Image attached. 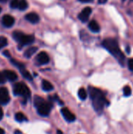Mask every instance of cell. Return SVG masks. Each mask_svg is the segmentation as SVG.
<instances>
[{"instance_id":"cell-1","label":"cell","mask_w":133,"mask_h":134,"mask_svg":"<svg viewBox=\"0 0 133 134\" xmlns=\"http://www.w3.org/2000/svg\"><path fill=\"white\" fill-rule=\"evenodd\" d=\"M89 93L92 102V106L96 111L101 112L104 106L108 105V101L106 99L103 93L100 90L92 86H89Z\"/></svg>"},{"instance_id":"cell-2","label":"cell","mask_w":133,"mask_h":134,"mask_svg":"<svg viewBox=\"0 0 133 134\" xmlns=\"http://www.w3.org/2000/svg\"><path fill=\"white\" fill-rule=\"evenodd\" d=\"M103 46L110 53H111L120 63L122 66L125 65V57L124 53L122 52L118 42L114 38H106L102 42Z\"/></svg>"},{"instance_id":"cell-3","label":"cell","mask_w":133,"mask_h":134,"mask_svg":"<svg viewBox=\"0 0 133 134\" xmlns=\"http://www.w3.org/2000/svg\"><path fill=\"white\" fill-rule=\"evenodd\" d=\"M34 104L37 108L38 114L42 117H46L49 115L51 108H52V103L45 100L41 97L35 96L34 98Z\"/></svg>"},{"instance_id":"cell-4","label":"cell","mask_w":133,"mask_h":134,"mask_svg":"<svg viewBox=\"0 0 133 134\" xmlns=\"http://www.w3.org/2000/svg\"><path fill=\"white\" fill-rule=\"evenodd\" d=\"M13 38L21 46L29 45L34 42V37L30 35H25L20 31H15L13 33Z\"/></svg>"},{"instance_id":"cell-5","label":"cell","mask_w":133,"mask_h":134,"mask_svg":"<svg viewBox=\"0 0 133 134\" xmlns=\"http://www.w3.org/2000/svg\"><path fill=\"white\" fill-rule=\"evenodd\" d=\"M13 93L16 96L23 97L24 99H28L31 97V91L29 88L24 82H17L13 86Z\"/></svg>"},{"instance_id":"cell-6","label":"cell","mask_w":133,"mask_h":134,"mask_svg":"<svg viewBox=\"0 0 133 134\" xmlns=\"http://www.w3.org/2000/svg\"><path fill=\"white\" fill-rule=\"evenodd\" d=\"M10 97L9 94V91L5 87L0 88V104H6L9 102Z\"/></svg>"},{"instance_id":"cell-7","label":"cell","mask_w":133,"mask_h":134,"mask_svg":"<svg viewBox=\"0 0 133 134\" xmlns=\"http://www.w3.org/2000/svg\"><path fill=\"white\" fill-rule=\"evenodd\" d=\"M61 114L63 115V117L64 118V119L67 121V122H74L75 119H76V117L75 115L67 108H63L61 109Z\"/></svg>"},{"instance_id":"cell-8","label":"cell","mask_w":133,"mask_h":134,"mask_svg":"<svg viewBox=\"0 0 133 134\" xmlns=\"http://www.w3.org/2000/svg\"><path fill=\"white\" fill-rule=\"evenodd\" d=\"M91 13H92V9L90 7H85L78 14V19L82 22H84V23L86 22V21H88V20L91 15Z\"/></svg>"},{"instance_id":"cell-9","label":"cell","mask_w":133,"mask_h":134,"mask_svg":"<svg viewBox=\"0 0 133 134\" xmlns=\"http://www.w3.org/2000/svg\"><path fill=\"white\" fill-rule=\"evenodd\" d=\"M2 23L3 24L4 27H11L14 23H15V19L13 16H12L11 15H4L2 16Z\"/></svg>"},{"instance_id":"cell-10","label":"cell","mask_w":133,"mask_h":134,"mask_svg":"<svg viewBox=\"0 0 133 134\" xmlns=\"http://www.w3.org/2000/svg\"><path fill=\"white\" fill-rule=\"evenodd\" d=\"M36 60L39 64L43 65L49 62V55L45 52H41L36 57Z\"/></svg>"},{"instance_id":"cell-11","label":"cell","mask_w":133,"mask_h":134,"mask_svg":"<svg viewBox=\"0 0 133 134\" xmlns=\"http://www.w3.org/2000/svg\"><path fill=\"white\" fill-rule=\"evenodd\" d=\"M2 73H3L5 79L9 80L10 82H14V81H16L17 79V75L13 71H11V70H5Z\"/></svg>"},{"instance_id":"cell-12","label":"cell","mask_w":133,"mask_h":134,"mask_svg":"<svg viewBox=\"0 0 133 134\" xmlns=\"http://www.w3.org/2000/svg\"><path fill=\"white\" fill-rule=\"evenodd\" d=\"M25 19L31 24H37L40 20V17L36 13H29L26 14Z\"/></svg>"},{"instance_id":"cell-13","label":"cell","mask_w":133,"mask_h":134,"mask_svg":"<svg viewBox=\"0 0 133 134\" xmlns=\"http://www.w3.org/2000/svg\"><path fill=\"white\" fill-rule=\"evenodd\" d=\"M89 28L91 31L97 33L100 31V27L96 20H91L89 24Z\"/></svg>"},{"instance_id":"cell-14","label":"cell","mask_w":133,"mask_h":134,"mask_svg":"<svg viewBox=\"0 0 133 134\" xmlns=\"http://www.w3.org/2000/svg\"><path fill=\"white\" fill-rule=\"evenodd\" d=\"M38 50V47L36 46H31L30 48H28L27 49H26V51L24 52V55L25 57L27 58H31Z\"/></svg>"},{"instance_id":"cell-15","label":"cell","mask_w":133,"mask_h":134,"mask_svg":"<svg viewBox=\"0 0 133 134\" xmlns=\"http://www.w3.org/2000/svg\"><path fill=\"white\" fill-rule=\"evenodd\" d=\"M42 90L44 91L49 92V91H51V90H53V86L49 81L42 80Z\"/></svg>"},{"instance_id":"cell-16","label":"cell","mask_w":133,"mask_h":134,"mask_svg":"<svg viewBox=\"0 0 133 134\" xmlns=\"http://www.w3.org/2000/svg\"><path fill=\"white\" fill-rule=\"evenodd\" d=\"M20 73H21V75H23L24 78H25L26 79L30 80V81L32 80V75L30 74V72L27 70H26L25 68H23L20 69Z\"/></svg>"},{"instance_id":"cell-17","label":"cell","mask_w":133,"mask_h":134,"mask_svg":"<svg viewBox=\"0 0 133 134\" xmlns=\"http://www.w3.org/2000/svg\"><path fill=\"white\" fill-rule=\"evenodd\" d=\"M15 119L18 122H22L24 121H27V117L22 113V112H17L15 115Z\"/></svg>"},{"instance_id":"cell-18","label":"cell","mask_w":133,"mask_h":134,"mask_svg":"<svg viewBox=\"0 0 133 134\" xmlns=\"http://www.w3.org/2000/svg\"><path fill=\"white\" fill-rule=\"evenodd\" d=\"M28 6V3L27 2V0H20L18 2V6L17 8L20 10H25L27 9Z\"/></svg>"},{"instance_id":"cell-19","label":"cell","mask_w":133,"mask_h":134,"mask_svg":"<svg viewBox=\"0 0 133 134\" xmlns=\"http://www.w3.org/2000/svg\"><path fill=\"white\" fill-rule=\"evenodd\" d=\"M78 95L79 98H80L81 100H85L87 98V96H88L87 92H86V90H85L84 88L79 89L78 93Z\"/></svg>"},{"instance_id":"cell-20","label":"cell","mask_w":133,"mask_h":134,"mask_svg":"<svg viewBox=\"0 0 133 134\" xmlns=\"http://www.w3.org/2000/svg\"><path fill=\"white\" fill-rule=\"evenodd\" d=\"M7 44H8V41H7L6 38L4 36H0V49L4 48L5 46H6Z\"/></svg>"},{"instance_id":"cell-21","label":"cell","mask_w":133,"mask_h":134,"mask_svg":"<svg viewBox=\"0 0 133 134\" xmlns=\"http://www.w3.org/2000/svg\"><path fill=\"white\" fill-rule=\"evenodd\" d=\"M123 93L125 97H129L132 94V89L129 86H125L123 89Z\"/></svg>"},{"instance_id":"cell-22","label":"cell","mask_w":133,"mask_h":134,"mask_svg":"<svg viewBox=\"0 0 133 134\" xmlns=\"http://www.w3.org/2000/svg\"><path fill=\"white\" fill-rule=\"evenodd\" d=\"M11 63L13 64V65H15L16 68H19V70L20 69H21V68H25L24 67V65L22 64V63H20V62H19V61H16V60H11Z\"/></svg>"},{"instance_id":"cell-23","label":"cell","mask_w":133,"mask_h":134,"mask_svg":"<svg viewBox=\"0 0 133 134\" xmlns=\"http://www.w3.org/2000/svg\"><path fill=\"white\" fill-rule=\"evenodd\" d=\"M18 2L19 0H12L10 2V7L13 9H16L18 6Z\"/></svg>"},{"instance_id":"cell-24","label":"cell","mask_w":133,"mask_h":134,"mask_svg":"<svg viewBox=\"0 0 133 134\" xmlns=\"http://www.w3.org/2000/svg\"><path fill=\"white\" fill-rule=\"evenodd\" d=\"M128 66H129V69L133 72V58H131L128 61Z\"/></svg>"},{"instance_id":"cell-25","label":"cell","mask_w":133,"mask_h":134,"mask_svg":"<svg viewBox=\"0 0 133 134\" xmlns=\"http://www.w3.org/2000/svg\"><path fill=\"white\" fill-rule=\"evenodd\" d=\"M5 80H6V79H5V76H4V75H3V73L0 72V84L5 83Z\"/></svg>"},{"instance_id":"cell-26","label":"cell","mask_w":133,"mask_h":134,"mask_svg":"<svg viewBox=\"0 0 133 134\" xmlns=\"http://www.w3.org/2000/svg\"><path fill=\"white\" fill-rule=\"evenodd\" d=\"M3 115H4V113H3V110H2V107L0 106V120H2V118H3Z\"/></svg>"},{"instance_id":"cell-27","label":"cell","mask_w":133,"mask_h":134,"mask_svg":"<svg viewBox=\"0 0 133 134\" xmlns=\"http://www.w3.org/2000/svg\"><path fill=\"white\" fill-rule=\"evenodd\" d=\"M3 54H4L6 57H10V53H9V52L8 50H5V51L3 52Z\"/></svg>"},{"instance_id":"cell-28","label":"cell","mask_w":133,"mask_h":134,"mask_svg":"<svg viewBox=\"0 0 133 134\" xmlns=\"http://www.w3.org/2000/svg\"><path fill=\"white\" fill-rule=\"evenodd\" d=\"M107 0H98V3L99 4H105L107 3Z\"/></svg>"},{"instance_id":"cell-29","label":"cell","mask_w":133,"mask_h":134,"mask_svg":"<svg viewBox=\"0 0 133 134\" xmlns=\"http://www.w3.org/2000/svg\"><path fill=\"white\" fill-rule=\"evenodd\" d=\"M81 2H84V3H87V2H92L93 0H79Z\"/></svg>"},{"instance_id":"cell-30","label":"cell","mask_w":133,"mask_h":134,"mask_svg":"<svg viewBox=\"0 0 133 134\" xmlns=\"http://www.w3.org/2000/svg\"><path fill=\"white\" fill-rule=\"evenodd\" d=\"M0 134H5V131H4V130H3V129H2V128H0Z\"/></svg>"},{"instance_id":"cell-31","label":"cell","mask_w":133,"mask_h":134,"mask_svg":"<svg viewBox=\"0 0 133 134\" xmlns=\"http://www.w3.org/2000/svg\"><path fill=\"white\" fill-rule=\"evenodd\" d=\"M127 53H130V47L129 48V46H127Z\"/></svg>"},{"instance_id":"cell-32","label":"cell","mask_w":133,"mask_h":134,"mask_svg":"<svg viewBox=\"0 0 133 134\" xmlns=\"http://www.w3.org/2000/svg\"><path fill=\"white\" fill-rule=\"evenodd\" d=\"M21 133V132H20V131H17V130H16V131H15V134H20Z\"/></svg>"},{"instance_id":"cell-33","label":"cell","mask_w":133,"mask_h":134,"mask_svg":"<svg viewBox=\"0 0 133 134\" xmlns=\"http://www.w3.org/2000/svg\"><path fill=\"white\" fill-rule=\"evenodd\" d=\"M57 134H63L61 130H57Z\"/></svg>"},{"instance_id":"cell-34","label":"cell","mask_w":133,"mask_h":134,"mask_svg":"<svg viewBox=\"0 0 133 134\" xmlns=\"http://www.w3.org/2000/svg\"><path fill=\"white\" fill-rule=\"evenodd\" d=\"M7 1H8V0H0V2H3V3H4V2H6Z\"/></svg>"},{"instance_id":"cell-35","label":"cell","mask_w":133,"mask_h":134,"mask_svg":"<svg viewBox=\"0 0 133 134\" xmlns=\"http://www.w3.org/2000/svg\"><path fill=\"white\" fill-rule=\"evenodd\" d=\"M1 11H2V8L0 7V12H1Z\"/></svg>"},{"instance_id":"cell-36","label":"cell","mask_w":133,"mask_h":134,"mask_svg":"<svg viewBox=\"0 0 133 134\" xmlns=\"http://www.w3.org/2000/svg\"><path fill=\"white\" fill-rule=\"evenodd\" d=\"M122 1H125V0H122Z\"/></svg>"}]
</instances>
